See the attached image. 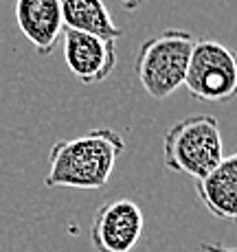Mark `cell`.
I'll list each match as a JSON object with an SVG mask.
<instances>
[{
	"mask_svg": "<svg viewBox=\"0 0 237 252\" xmlns=\"http://www.w3.org/2000/svg\"><path fill=\"white\" fill-rule=\"evenodd\" d=\"M125 152L123 136L112 127H97L81 136L57 140L48 152V189H103Z\"/></svg>",
	"mask_w": 237,
	"mask_h": 252,
	"instance_id": "cell-1",
	"label": "cell"
},
{
	"mask_svg": "<svg viewBox=\"0 0 237 252\" xmlns=\"http://www.w3.org/2000/svg\"><path fill=\"white\" fill-rule=\"evenodd\" d=\"M224 158L220 123L215 116L193 114L180 119L163 136V162L169 171L200 180Z\"/></svg>",
	"mask_w": 237,
	"mask_h": 252,
	"instance_id": "cell-2",
	"label": "cell"
},
{
	"mask_svg": "<svg viewBox=\"0 0 237 252\" xmlns=\"http://www.w3.org/2000/svg\"><path fill=\"white\" fill-rule=\"evenodd\" d=\"M193 44V33L182 29H167L141 44L134 72L152 99L163 101L185 86Z\"/></svg>",
	"mask_w": 237,
	"mask_h": 252,
	"instance_id": "cell-3",
	"label": "cell"
},
{
	"mask_svg": "<svg viewBox=\"0 0 237 252\" xmlns=\"http://www.w3.org/2000/svg\"><path fill=\"white\" fill-rule=\"evenodd\" d=\"M185 88L204 103H229L237 96V53L217 40H196Z\"/></svg>",
	"mask_w": 237,
	"mask_h": 252,
	"instance_id": "cell-4",
	"label": "cell"
},
{
	"mask_svg": "<svg viewBox=\"0 0 237 252\" xmlns=\"http://www.w3.org/2000/svg\"><path fill=\"white\" fill-rule=\"evenodd\" d=\"M145 230V215L132 200H110L97 208L90 241L97 252H132Z\"/></svg>",
	"mask_w": 237,
	"mask_h": 252,
	"instance_id": "cell-5",
	"label": "cell"
},
{
	"mask_svg": "<svg viewBox=\"0 0 237 252\" xmlns=\"http://www.w3.org/2000/svg\"><path fill=\"white\" fill-rule=\"evenodd\" d=\"M64 62L81 84H101L117 68V44L64 29Z\"/></svg>",
	"mask_w": 237,
	"mask_h": 252,
	"instance_id": "cell-6",
	"label": "cell"
},
{
	"mask_svg": "<svg viewBox=\"0 0 237 252\" xmlns=\"http://www.w3.org/2000/svg\"><path fill=\"white\" fill-rule=\"evenodd\" d=\"M16 22L40 55H51L64 33L60 0H16Z\"/></svg>",
	"mask_w": 237,
	"mask_h": 252,
	"instance_id": "cell-7",
	"label": "cell"
},
{
	"mask_svg": "<svg viewBox=\"0 0 237 252\" xmlns=\"http://www.w3.org/2000/svg\"><path fill=\"white\" fill-rule=\"evenodd\" d=\"M196 193L211 215L217 220L237 217V152L224 156L211 173L196 180Z\"/></svg>",
	"mask_w": 237,
	"mask_h": 252,
	"instance_id": "cell-8",
	"label": "cell"
},
{
	"mask_svg": "<svg viewBox=\"0 0 237 252\" xmlns=\"http://www.w3.org/2000/svg\"><path fill=\"white\" fill-rule=\"evenodd\" d=\"M60 9L64 29L112 42L123 35V31L114 24L103 0H60Z\"/></svg>",
	"mask_w": 237,
	"mask_h": 252,
	"instance_id": "cell-9",
	"label": "cell"
},
{
	"mask_svg": "<svg viewBox=\"0 0 237 252\" xmlns=\"http://www.w3.org/2000/svg\"><path fill=\"white\" fill-rule=\"evenodd\" d=\"M204 252H237V248H231V246H222V244H202L200 246Z\"/></svg>",
	"mask_w": 237,
	"mask_h": 252,
	"instance_id": "cell-10",
	"label": "cell"
},
{
	"mask_svg": "<svg viewBox=\"0 0 237 252\" xmlns=\"http://www.w3.org/2000/svg\"><path fill=\"white\" fill-rule=\"evenodd\" d=\"M121 4H123L125 9H128V11H136L138 7H141V4L145 2V0H119Z\"/></svg>",
	"mask_w": 237,
	"mask_h": 252,
	"instance_id": "cell-11",
	"label": "cell"
},
{
	"mask_svg": "<svg viewBox=\"0 0 237 252\" xmlns=\"http://www.w3.org/2000/svg\"><path fill=\"white\" fill-rule=\"evenodd\" d=\"M235 224H237V217H235Z\"/></svg>",
	"mask_w": 237,
	"mask_h": 252,
	"instance_id": "cell-12",
	"label": "cell"
}]
</instances>
